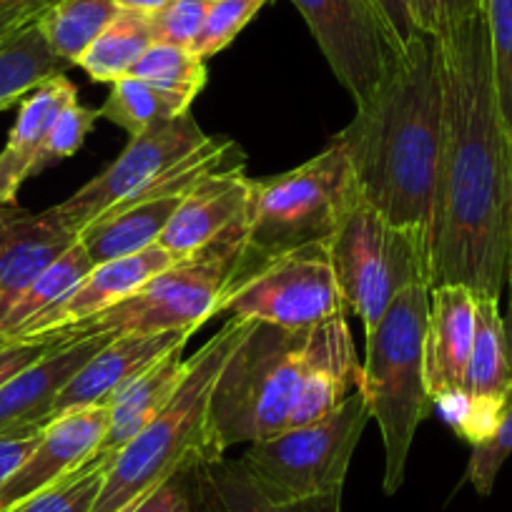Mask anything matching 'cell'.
Masks as SVG:
<instances>
[{
    "label": "cell",
    "instance_id": "cell-5",
    "mask_svg": "<svg viewBox=\"0 0 512 512\" xmlns=\"http://www.w3.org/2000/svg\"><path fill=\"white\" fill-rule=\"evenodd\" d=\"M430 287L415 284L395 299L382 322L367 332L359 392L377 420L384 442V492L397 495L417 427L430 415L425 382V332Z\"/></svg>",
    "mask_w": 512,
    "mask_h": 512
},
{
    "label": "cell",
    "instance_id": "cell-2",
    "mask_svg": "<svg viewBox=\"0 0 512 512\" xmlns=\"http://www.w3.org/2000/svg\"><path fill=\"white\" fill-rule=\"evenodd\" d=\"M334 141L347 154L359 196L432 239L442 159V86L432 36L400 51Z\"/></svg>",
    "mask_w": 512,
    "mask_h": 512
},
{
    "label": "cell",
    "instance_id": "cell-13",
    "mask_svg": "<svg viewBox=\"0 0 512 512\" xmlns=\"http://www.w3.org/2000/svg\"><path fill=\"white\" fill-rule=\"evenodd\" d=\"M512 392V369L507 357L505 319L500 314V299L477 297L475 342L465 369V382L457 395L435 402L445 420L467 442L477 445L500 422L505 402Z\"/></svg>",
    "mask_w": 512,
    "mask_h": 512
},
{
    "label": "cell",
    "instance_id": "cell-3",
    "mask_svg": "<svg viewBox=\"0 0 512 512\" xmlns=\"http://www.w3.org/2000/svg\"><path fill=\"white\" fill-rule=\"evenodd\" d=\"M251 324L249 319L229 317L194 357H186L179 390L134 440L113 455L91 512H134L166 482L186 475L201 460H211V395L226 359Z\"/></svg>",
    "mask_w": 512,
    "mask_h": 512
},
{
    "label": "cell",
    "instance_id": "cell-47",
    "mask_svg": "<svg viewBox=\"0 0 512 512\" xmlns=\"http://www.w3.org/2000/svg\"><path fill=\"white\" fill-rule=\"evenodd\" d=\"M507 274H512V199H510V254H507Z\"/></svg>",
    "mask_w": 512,
    "mask_h": 512
},
{
    "label": "cell",
    "instance_id": "cell-38",
    "mask_svg": "<svg viewBox=\"0 0 512 512\" xmlns=\"http://www.w3.org/2000/svg\"><path fill=\"white\" fill-rule=\"evenodd\" d=\"M482 0H420L422 31L437 38L480 16Z\"/></svg>",
    "mask_w": 512,
    "mask_h": 512
},
{
    "label": "cell",
    "instance_id": "cell-35",
    "mask_svg": "<svg viewBox=\"0 0 512 512\" xmlns=\"http://www.w3.org/2000/svg\"><path fill=\"white\" fill-rule=\"evenodd\" d=\"M98 118H101L98 111L81 106L78 101H73L71 106L63 108V111L58 113L56 121H53L48 136L43 139L41 149H38L36 161H33V176L41 174L43 169L53 166L56 161L71 159V156L83 146L86 136L91 134V128L96 126Z\"/></svg>",
    "mask_w": 512,
    "mask_h": 512
},
{
    "label": "cell",
    "instance_id": "cell-36",
    "mask_svg": "<svg viewBox=\"0 0 512 512\" xmlns=\"http://www.w3.org/2000/svg\"><path fill=\"white\" fill-rule=\"evenodd\" d=\"M512 452V392L505 402V410H502L500 422L492 430L490 437H485L482 442L472 445V460L467 467V477H470L472 487H475L480 495H490L492 485L497 480V472L505 465V460Z\"/></svg>",
    "mask_w": 512,
    "mask_h": 512
},
{
    "label": "cell",
    "instance_id": "cell-16",
    "mask_svg": "<svg viewBox=\"0 0 512 512\" xmlns=\"http://www.w3.org/2000/svg\"><path fill=\"white\" fill-rule=\"evenodd\" d=\"M108 427V407H83L48 422L36 450L21 470L0 487V510L18 505L43 487L86 465L101 445Z\"/></svg>",
    "mask_w": 512,
    "mask_h": 512
},
{
    "label": "cell",
    "instance_id": "cell-41",
    "mask_svg": "<svg viewBox=\"0 0 512 512\" xmlns=\"http://www.w3.org/2000/svg\"><path fill=\"white\" fill-rule=\"evenodd\" d=\"M53 342L43 339H31V342H6L0 339V387L11 377H16L23 367L36 362Z\"/></svg>",
    "mask_w": 512,
    "mask_h": 512
},
{
    "label": "cell",
    "instance_id": "cell-43",
    "mask_svg": "<svg viewBox=\"0 0 512 512\" xmlns=\"http://www.w3.org/2000/svg\"><path fill=\"white\" fill-rule=\"evenodd\" d=\"M31 179V169L8 151H0V206H13L23 181Z\"/></svg>",
    "mask_w": 512,
    "mask_h": 512
},
{
    "label": "cell",
    "instance_id": "cell-11",
    "mask_svg": "<svg viewBox=\"0 0 512 512\" xmlns=\"http://www.w3.org/2000/svg\"><path fill=\"white\" fill-rule=\"evenodd\" d=\"M337 81L362 103L400 56L374 0H292Z\"/></svg>",
    "mask_w": 512,
    "mask_h": 512
},
{
    "label": "cell",
    "instance_id": "cell-12",
    "mask_svg": "<svg viewBox=\"0 0 512 512\" xmlns=\"http://www.w3.org/2000/svg\"><path fill=\"white\" fill-rule=\"evenodd\" d=\"M204 141V128L191 116V111L171 121L156 123L146 128L144 134L134 136L106 171H101L96 179L83 184L76 194L51 209L68 229L81 234L103 211L113 209L123 199L144 189L151 179L186 159Z\"/></svg>",
    "mask_w": 512,
    "mask_h": 512
},
{
    "label": "cell",
    "instance_id": "cell-29",
    "mask_svg": "<svg viewBox=\"0 0 512 512\" xmlns=\"http://www.w3.org/2000/svg\"><path fill=\"white\" fill-rule=\"evenodd\" d=\"M73 101H78V91L66 76H56L51 81L41 83L38 88H33L21 101V111H18V118L13 123L11 134H8V144L3 151L23 161L33 176V161H36L43 139L51 131L58 113L66 106H71Z\"/></svg>",
    "mask_w": 512,
    "mask_h": 512
},
{
    "label": "cell",
    "instance_id": "cell-14",
    "mask_svg": "<svg viewBox=\"0 0 512 512\" xmlns=\"http://www.w3.org/2000/svg\"><path fill=\"white\" fill-rule=\"evenodd\" d=\"M176 262L174 256L164 249L161 244L149 246V249L139 251L134 256H123V259H113V262L96 264L88 272V277L73 289L68 297H63L56 307L43 312L33 322L23 324L13 334H6V342H31V339H46L51 334L61 332V329L81 324L86 319L98 317L106 309L116 307L126 297L136 292L141 284L149 282L151 277Z\"/></svg>",
    "mask_w": 512,
    "mask_h": 512
},
{
    "label": "cell",
    "instance_id": "cell-21",
    "mask_svg": "<svg viewBox=\"0 0 512 512\" xmlns=\"http://www.w3.org/2000/svg\"><path fill=\"white\" fill-rule=\"evenodd\" d=\"M249 194L251 179L244 174V169L209 176L184 196L161 234L159 244L174 259L204 249L229 226L244 219L249 209Z\"/></svg>",
    "mask_w": 512,
    "mask_h": 512
},
{
    "label": "cell",
    "instance_id": "cell-9",
    "mask_svg": "<svg viewBox=\"0 0 512 512\" xmlns=\"http://www.w3.org/2000/svg\"><path fill=\"white\" fill-rule=\"evenodd\" d=\"M369 420L372 412L357 390L322 420L251 442L241 465L272 500H307L342 492L349 462Z\"/></svg>",
    "mask_w": 512,
    "mask_h": 512
},
{
    "label": "cell",
    "instance_id": "cell-39",
    "mask_svg": "<svg viewBox=\"0 0 512 512\" xmlns=\"http://www.w3.org/2000/svg\"><path fill=\"white\" fill-rule=\"evenodd\" d=\"M43 427H8L0 430V487L6 485L41 440Z\"/></svg>",
    "mask_w": 512,
    "mask_h": 512
},
{
    "label": "cell",
    "instance_id": "cell-10",
    "mask_svg": "<svg viewBox=\"0 0 512 512\" xmlns=\"http://www.w3.org/2000/svg\"><path fill=\"white\" fill-rule=\"evenodd\" d=\"M347 309L329 241L299 246L262 262L239 264L219 304V314L282 329H314L344 317Z\"/></svg>",
    "mask_w": 512,
    "mask_h": 512
},
{
    "label": "cell",
    "instance_id": "cell-40",
    "mask_svg": "<svg viewBox=\"0 0 512 512\" xmlns=\"http://www.w3.org/2000/svg\"><path fill=\"white\" fill-rule=\"evenodd\" d=\"M374 6L384 16L387 26H390L392 36L397 38L400 48L405 51L410 43L417 38L427 36L422 31V18H420V0H374Z\"/></svg>",
    "mask_w": 512,
    "mask_h": 512
},
{
    "label": "cell",
    "instance_id": "cell-33",
    "mask_svg": "<svg viewBox=\"0 0 512 512\" xmlns=\"http://www.w3.org/2000/svg\"><path fill=\"white\" fill-rule=\"evenodd\" d=\"M492 48L497 103L512 139V0H482Z\"/></svg>",
    "mask_w": 512,
    "mask_h": 512
},
{
    "label": "cell",
    "instance_id": "cell-7",
    "mask_svg": "<svg viewBox=\"0 0 512 512\" xmlns=\"http://www.w3.org/2000/svg\"><path fill=\"white\" fill-rule=\"evenodd\" d=\"M357 199L352 166L334 139L297 169L269 179H251L246 249L239 264H254L299 246L332 241Z\"/></svg>",
    "mask_w": 512,
    "mask_h": 512
},
{
    "label": "cell",
    "instance_id": "cell-27",
    "mask_svg": "<svg viewBox=\"0 0 512 512\" xmlns=\"http://www.w3.org/2000/svg\"><path fill=\"white\" fill-rule=\"evenodd\" d=\"M191 103H194V98L184 96V93L166 91V88L144 81V78L126 76L111 83V93L98 108V116L116 123L134 139L156 123L189 113Z\"/></svg>",
    "mask_w": 512,
    "mask_h": 512
},
{
    "label": "cell",
    "instance_id": "cell-6",
    "mask_svg": "<svg viewBox=\"0 0 512 512\" xmlns=\"http://www.w3.org/2000/svg\"><path fill=\"white\" fill-rule=\"evenodd\" d=\"M246 249V216L216 236L204 249L181 256L156 277L141 284L131 297L98 317L61 329L43 342L81 337H123V334H164L199 329L219 314L224 292L234 279Z\"/></svg>",
    "mask_w": 512,
    "mask_h": 512
},
{
    "label": "cell",
    "instance_id": "cell-26",
    "mask_svg": "<svg viewBox=\"0 0 512 512\" xmlns=\"http://www.w3.org/2000/svg\"><path fill=\"white\" fill-rule=\"evenodd\" d=\"M156 43L151 16L136 11H123L108 23L106 31L91 43L78 61V68L96 83H116L134 71L146 51Z\"/></svg>",
    "mask_w": 512,
    "mask_h": 512
},
{
    "label": "cell",
    "instance_id": "cell-30",
    "mask_svg": "<svg viewBox=\"0 0 512 512\" xmlns=\"http://www.w3.org/2000/svg\"><path fill=\"white\" fill-rule=\"evenodd\" d=\"M96 267L91 262V256L86 254L81 241L71 246L61 259L51 264L26 292L18 297V302L13 304L11 312L6 314L3 324H0V337L13 334L16 329H21L23 324L33 322L36 317H41L43 312H48L51 307H56L63 297L73 292L83 279L88 277V272Z\"/></svg>",
    "mask_w": 512,
    "mask_h": 512
},
{
    "label": "cell",
    "instance_id": "cell-28",
    "mask_svg": "<svg viewBox=\"0 0 512 512\" xmlns=\"http://www.w3.org/2000/svg\"><path fill=\"white\" fill-rule=\"evenodd\" d=\"M121 13L116 0H56L38 16L48 46L63 61L78 66L83 53Z\"/></svg>",
    "mask_w": 512,
    "mask_h": 512
},
{
    "label": "cell",
    "instance_id": "cell-37",
    "mask_svg": "<svg viewBox=\"0 0 512 512\" xmlns=\"http://www.w3.org/2000/svg\"><path fill=\"white\" fill-rule=\"evenodd\" d=\"M214 3L216 0H171L164 11L151 16L156 43H171V46L184 48L194 46Z\"/></svg>",
    "mask_w": 512,
    "mask_h": 512
},
{
    "label": "cell",
    "instance_id": "cell-25",
    "mask_svg": "<svg viewBox=\"0 0 512 512\" xmlns=\"http://www.w3.org/2000/svg\"><path fill=\"white\" fill-rule=\"evenodd\" d=\"M71 63L53 53L36 21L26 23L0 41V111L23 101L33 88L66 76Z\"/></svg>",
    "mask_w": 512,
    "mask_h": 512
},
{
    "label": "cell",
    "instance_id": "cell-45",
    "mask_svg": "<svg viewBox=\"0 0 512 512\" xmlns=\"http://www.w3.org/2000/svg\"><path fill=\"white\" fill-rule=\"evenodd\" d=\"M507 284H510V309H507L505 319V337H507V357H510V369H512V274H507Z\"/></svg>",
    "mask_w": 512,
    "mask_h": 512
},
{
    "label": "cell",
    "instance_id": "cell-34",
    "mask_svg": "<svg viewBox=\"0 0 512 512\" xmlns=\"http://www.w3.org/2000/svg\"><path fill=\"white\" fill-rule=\"evenodd\" d=\"M267 3L269 0H216L191 51L206 61L229 48Z\"/></svg>",
    "mask_w": 512,
    "mask_h": 512
},
{
    "label": "cell",
    "instance_id": "cell-20",
    "mask_svg": "<svg viewBox=\"0 0 512 512\" xmlns=\"http://www.w3.org/2000/svg\"><path fill=\"white\" fill-rule=\"evenodd\" d=\"M359 382H362V364L357 362L347 317H334L309 329L302 387L289 427L327 417L359 390Z\"/></svg>",
    "mask_w": 512,
    "mask_h": 512
},
{
    "label": "cell",
    "instance_id": "cell-17",
    "mask_svg": "<svg viewBox=\"0 0 512 512\" xmlns=\"http://www.w3.org/2000/svg\"><path fill=\"white\" fill-rule=\"evenodd\" d=\"M78 241L56 211L0 206V324L23 292Z\"/></svg>",
    "mask_w": 512,
    "mask_h": 512
},
{
    "label": "cell",
    "instance_id": "cell-18",
    "mask_svg": "<svg viewBox=\"0 0 512 512\" xmlns=\"http://www.w3.org/2000/svg\"><path fill=\"white\" fill-rule=\"evenodd\" d=\"M475 307L477 294L465 284H440L430 289L425 382L432 405L462 390L475 342Z\"/></svg>",
    "mask_w": 512,
    "mask_h": 512
},
{
    "label": "cell",
    "instance_id": "cell-22",
    "mask_svg": "<svg viewBox=\"0 0 512 512\" xmlns=\"http://www.w3.org/2000/svg\"><path fill=\"white\" fill-rule=\"evenodd\" d=\"M196 512H342V492L307 500H272L241 460H201L186 472Z\"/></svg>",
    "mask_w": 512,
    "mask_h": 512
},
{
    "label": "cell",
    "instance_id": "cell-4",
    "mask_svg": "<svg viewBox=\"0 0 512 512\" xmlns=\"http://www.w3.org/2000/svg\"><path fill=\"white\" fill-rule=\"evenodd\" d=\"M309 329L254 322L226 359L209 405V457L279 435L292 425Z\"/></svg>",
    "mask_w": 512,
    "mask_h": 512
},
{
    "label": "cell",
    "instance_id": "cell-46",
    "mask_svg": "<svg viewBox=\"0 0 512 512\" xmlns=\"http://www.w3.org/2000/svg\"><path fill=\"white\" fill-rule=\"evenodd\" d=\"M0 3H11V6H21V8H33V11H46V8L53 6L56 0H0Z\"/></svg>",
    "mask_w": 512,
    "mask_h": 512
},
{
    "label": "cell",
    "instance_id": "cell-23",
    "mask_svg": "<svg viewBox=\"0 0 512 512\" xmlns=\"http://www.w3.org/2000/svg\"><path fill=\"white\" fill-rule=\"evenodd\" d=\"M186 374L184 347L171 349L169 354L151 364L141 377L126 384L111 402H108V427L101 445L93 457H108L113 460L118 450L134 440L174 397L181 379Z\"/></svg>",
    "mask_w": 512,
    "mask_h": 512
},
{
    "label": "cell",
    "instance_id": "cell-32",
    "mask_svg": "<svg viewBox=\"0 0 512 512\" xmlns=\"http://www.w3.org/2000/svg\"><path fill=\"white\" fill-rule=\"evenodd\" d=\"M128 76L144 78V81L156 83L166 91L184 93L194 101L201 88L206 86V78H209L204 58L196 56L191 48L171 46V43H154Z\"/></svg>",
    "mask_w": 512,
    "mask_h": 512
},
{
    "label": "cell",
    "instance_id": "cell-1",
    "mask_svg": "<svg viewBox=\"0 0 512 512\" xmlns=\"http://www.w3.org/2000/svg\"><path fill=\"white\" fill-rule=\"evenodd\" d=\"M435 41L442 159L432 219L430 289L465 284L500 299L510 254L512 139L497 103L485 11Z\"/></svg>",
    "mask_w": 512,
    "mask_h": 512
},
{
    "label": "cell",
    "instance_id": "cell-8",
    "mask_svg": "<svg viewBox=\"0 0 512 512\" xmlns=\"http://www.w3.org/2000/svg\"><path fill=\"white\" fill-rule=\"evenodd\" d=\"M342 297L372 332L405 289L430 287L432 239L422 229L395 224L359 196L329 241Z\"/></svg>",
    "mask_w": 512,
    "mask_h": 512
},
{
    "label": "cell",
    "instance_id": "cell-15",
    "mask_svg": "<svg viewBox=\"0 0 512 512\" xmlns=\"http://www.w3.org/2000/svg\"><path fill=\"white\" fill-rule=\"evenodd\" d=\"M194 329L164 334H123L111 337L81 369L76 377L63 387L61 395L53 402L48 422L66 412L83 410V407H101L113 400L126 384L146 372L151 364L159 362L171 349L186 347Z\"/></svg>",
    "mask_w": 512,
    "mask_h": 512
},
{
    "label": "cell",
    "instance_id": "cell-19",
    "mask_svg": "<svg viewBox=\"0 0 512 512\" xmlns=\"http://www.w3.org/2000/svg\"><path fill=\"white\" fill-rule=\"evenodd\" d=\"M111 337H81L53 342L36 362L0 387V430L46 427L53 402L78 369Z\"/></svg>",
    "mask_w": 512,
    "mask_h": 512
},
{
    "label": "cell",
    "instance_id": "cell-42",
    "mask_svg": "<svg viewBox=\"0 0 512 512\" xmlns=\"http://www.w3.org/2000/svg\"><path fill=\"white\" fill-rule=\"evenodd\" d=\"M134 512H196L189 485H186V475L166 482L154 495L146 497Z\"/></svg>",
    "mask_w": 512,
    "mask_h": 512
},
{
    "label": "cell",
    "instance_id": "cell-44",
    "mask_svg": "<svg viewBox=\"0 0 512 512\" xmlns=\"http://www.w3.org/2000/svg\"><path fill=\"white\" fill-rule=\"evenodd\" d=\"M116 3L123 8V11H136V13H146V16H154V13L164 11L171 0H116Z\"/></svg>",
    "mask_w": 512,
    "mask_h": 512
},
{
    "label": "cell",
    "instance_id": "cell-24",
    "mask_svg": "<svg viewBox=\"0 0 512 512\" xmlns=\"http://www.w3.org/2000/svg\"><path fill=\"white\" fill-rule=\"evenodd\" d=\"M181 201H184L181 196H171V199H151L108 209L78 234V241L93 264L134 256L159 244Z\"/></svg>",
    "mask_w": 512,
    "mask_h": 512
},
{
    "label": "cell",
    "instance_id": "cell-31",
    "mask_svg": "<svg viewBox=\"0 0 512 512\" xmlns=\"http://www.w3.org/2000/svg\"><path fill=\"white\" fill-rule=\"evenodd\" d=\"M111 467L108 457H91L71 475L0 512H91Z\"/></svg>",
    "mask_w": 512,
    "mask_h": 512
}]
</instances>
